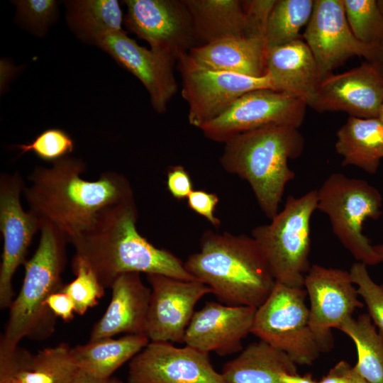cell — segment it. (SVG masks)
<instances>
[{
  "label": "cell",
  "mask_w": 383,
  "mask_h": 383,
  "mask_svg": "<svg viewBox=\"0 0 383 383\" xmlns=\"http://www.w3.org/2000/svg\"><path fill=\"white\" fill-rule=\"evenodd\" d=\"M86 168L81 158L68 155L50 167H36L23 192L28 210L54 226L70 243L91 228L106 208L134 196L123 174L108 171L88 181L81 177Z\"/></svg>",
  "instance_id": "cell-1"
},
{
  "label": "cell",
  "mask_w": 383,
  "mask_h": 383,
  "mask_svg": "<svg viewBox=\"0 0 383 383\" xmlns=\"http://www.w3.org/2000/svg\"><path fill=\"white\" fill-rule=\"evenodd\" d=\"M138 218L134 196L106 208L91 228L71 241L73 258L87 265L105 289L128 272L196 280L179 258L139 233Z\"/></svg>",
  "instance_id": "cell-2"
},
{
  "label": "cell",
  "mask_w": 383,
  "mask_h": 383,
  "mask_svg": "<svg viewBox=\"0 0 383 383\" xmlns=\"http://www.w3.org/2000/svg\"><path fill=\"white\" fill-rule=\"evenodd\" d=\"M186 270L230 306L257 309L276 281L252 237L206 231L200 250L184 263Z\"/></svg>",
  "instance_id": "cell-3"
},
{
  "label": "cell",
  "mask_w": 383,
  "mask_h": 383,
  "mask_svg": "<svg viewBox=\"0 0 383 383\" xmlns=\"http://www.w3.org/2000/svg\"><path fill=\"white\" fill-rule=\"evenodd\" d=\"M303 149L298 128L272 124L229 139L220 162L225 170L249 183L260 209L272 220L278 213L287 184L295 177L288 161Z\"/></svg>",
  "instance_id": "cell-4"
},
{
  "label": "cell",
  "mask_w": 383,
  "mask_h": 383,
  "mask_svg": "<svg viewBox=\"0 0 383 383\" xmlns=\"http://www.w3.org/2000/svg\"><path fill=\"white\" fill-rule=\"evenodd\" d=\"M68 243L54 226L43 222L38 248L23 265V284L9 309L1 344L16 346L25 338L43 340L54 332L56 316L46 301L63 287L62 274L67 264Z\"/></svg>",
  "instance_id": "cell-5"
},
{
  "label": "cell",
  "mask_w": 383,
  "mask_h": 383,
  "mask_svg": "<svg viewBox=\"0 0 383 383\" xmlns=\"http://www.w3.org/2000/svg\"><path fill=\"white\" fill-rule=\"evenodd\" d=\"M317 209V190L287 197L283 210L267 225L252 231L276 282L304 288L310 269L311 218Z\"/></svg>",
  "instance_id": "cell-6"
},
{
  "label": "cell",
  "mask_w": 383,
  "mask_h": 383,
  "mask_svg": "<svg viewBox=\"0 0 383 383\" xmlns=\"http://www.w3.org/2000/svg\"><path fill=\"white\" fill-rule=\"evenodd\" d=\"M382 196L367 181L332 173L317 190V209L326 214L334 234L357 260L376 265L379 260L363 234L366 220L382 213Z\"/></svg>",
  "instance_id": "cell-7"
},
{
  "label": "cell",
  "mask_w": 383,
  "mask_h": 383,
  "mask_svg": "<svg viewBox=\"0 0 383 383\" xmlns=\"http://www.w3.org/2000/svg\"><path fill=\"white\" fill-rule=\"evenodd\" d=\"M304 288L276 282L257 309L251 333L287 353L296 364L311 365L322 353L309 326Z\"/></svg>",
  "instance_id": "cell-8"
},
{
  "label": "cell",
  "mask_w": 383,
  "mask_h": 383,
  "mask_svg": "<svg viewBox=\"0 0 383 383\" xmlns=\"http://www.w3.org/2000/svg\"><path fill=\"white\" fill-rule=\"evenodd\" d=\"M177 63L182 77V96L189 108L188 121L198 128L219 116L243 94L272 89L267 74L252 77L212 70L198 64L188 52L181 55Z\"/></svg>",
  "instance_id": "cell-9"
},
{
  "label": "cell",
  "mask_w": 383,
  "mask_h": 383,
  "mask_svg": "<svg viewBox=\"0 0 383 383\" xmlns=\"http://www.w3.org/2000/svg\"><path fill=\"white\" fill-rule=\"evenodd\" d=\"M307 104L304 99L270 89L249 91L222 114L200 129L213 141L226 143L233 136L261 127L278 124L299 128Z\"/></svg>",
  "instance_id": "cell-10"
},
{
  "label": "cell",
  "mask_w": 383,
  "mask_h": 383,
  "mask_svg": "<svg viewBox=\"0 0 383 383\" xmlns=\"http://www.w3.org/2000/svg\"><path fill=\"white\" fill-rule=\"evenodd\" d=\"M316 62L321 79L348 58L357 56L383 67V50L367 45L353 34L343 0H315L303 34Z\"/></svg>",
  "instance_id": "cell-11"
},
{
  "label": "cell",
  "mask_w": 383,
  "mask_h": 383,
  "mask_svg": "<svg viewBox=\"0 0 383 383\" xmlns=\"http://www.w3.org/2000/svg\"><path fill=\"white\" fill-rule=\"evenodd\" d=\"M126 28L150 50L177 62L196 46L191 14L183 0H126Z\"/></svg>",
  "instance_id": "cell-12"
},
{
  "label": "cell",
  "mask_w": 383,
  "mask_h": 383,
  "mask_svg": "<svg viewBox=\"0 0 383 383\" xmlns=\"http://www.w3.org/2000/svg\"><path fill=\"white\" fill-rule=\"evenodd\" d=\"M25 183L18 172L0 174V231L3 252L0 265V308L9 309L14 299L13 277L26 262L28 248L43 221L21 202Z\"/></svg>",
  "instance_id": "cell-13"
},
{
  "label": "cell",
  "mask_w": 383,
  "mask_h": 383,
  "mask_svg": "<svg viewBox=\"0 0 383 383\" xmlns=\"http://www.w3.org/2000/svg\"><path fill=\"white\" fill-rule=\"evenodd\" d=\"M354 284L350 272L341 269L313 265L305 275L309 326L322 352L333 345L331 330L338 329L355 309L364 306Z\"/></svg>",
  "instance_id": "cell-14"
},
{
  "label": "cell",
  "mask_w": 383,
  "mask_h": 383,
  "mask_svg": "<svg viewBox=\"0 0 383 383\" xmlns=\"http://www.w3.org/2000/svg\"><path fill=\"white\" fill-rule=\"evenodd\" d=\"M209 354L150 341L129 362L127 383H226Z\"/></svg>",
  "instance_id": "cell-15"
},
{
  "label": "cell",
  "mask_w": 383,
  "mask_h": 383,
  "mask_svg": "<svg viewBox=\"0 0 383 383\" xmlns=\"http://www.w3.org/2000/svg\"><path fill=\"white\" fill-rule=\"evenodd\" d=\"M151 294L145 326L150 341L184 343L194 306L212 293L204 282L185 281L162 274H146Z\"/></svg>",
  "instance_id": "cell-16"
},
{
  "label": "cell",
  "mask_w": 383,
  "mask_h": 383,
  "mask_svg": "<svg viewBox=\"0 0 383 383\" xmlns=\"http://www.w3.org/2000/svg\"><path fill=\"white\" fill-rule=\"evenodd\" d=\"M383 102V67L369 62L323 79L307 103L318 112L344 111L360 118H378Z\"/></svg>",
  "instance_id": "cell-17"
},
{
  "label": "cell",
  "mask_w": 383,
  "mask_h": 383,
  "mask_svg": "<svg viewBox=\"0 0 383 383\" xmlns=\"http://www.w3.org/2000/svg\"><path fill=\"white\" fill-rule=\"evenodd\" d=\"M94 43L143 83L155 111H166L177 91L174 74L175 61L139 45L126 32L102 35Z\"/></svg>",
  "instance_id": "cell-18"
},
{
  "label": "cell",
  "mask_w": 383,
  "mask_h": 383,
  "mask_svg": "<svg viewBox=\"0 0 383 383\" xmlns=\"http://www.w3.org/2000/svg\"><path fill=\"white\" fill-rule=\"evenodd\" d=\"M257 309L206 301L194 311L184 343L199 351L231 355L243 350L242 341L251 333Z\"/></svg>",
  "instance_id": "cell-19"
},
{
  "label": "cell",
  "mask_w": 383,
  "mask_h": 383,
  "mask_svg": "<svg viewBox=\"0 0 383 383\" xmlns=\"http://www.w3.org/2000/svg\"><path fill=\"white\" fill-rule=\"evenodd\" d=\"M106 310L93 326L89 340L112 338L120 333L145 335L151 289L140 273L119 275L113 282Z\"/></svg>",
  "instance_id": "cell-20"
},
{
  "label": "cell",
  "mask_w": 383,
  "mask_h": 383,
  "mask_svg": "<svg viewBox=\"0 0 383 383\" xmlns=\"http://www.w3.org/2000/svg\"><path fill=\"white\" fill-rule=\"evenodd\" d=\"M265 60L273 90L301 98L306 104L311 99L322 79L315 58L304 41L299 39L267 48Z\"/></svg>",
  "instance_id": "cell-21"
},
{
  "label": "cell",
  "mask_w": 383,
  "mask_h": 383,
  "mask_svg": "<svg viewBox=\"0 0 383 383\" xmlns=\"http://www.w3.org/2000/svg\"><path fill=\"white\" fill-rule=\"evenodd\" d=\"M266 49L265 38L234 36L194 47L188 54L212 70L261 77L267 74Z\"/></svg>",
  "instance_id": "cell-22"
},
{
  "label": "cell",
  "mask_w": 383,
  "mask_h": 383,
  "mask_svg": "<svg viewBox=\"0 0 383 383\" xmlns=\"http://www.w3.org/2000/svg\"><path fill=\"white\" fill-rule=\"evenodd\" d=\"M296 372V364L287 353L260 340L227 362L221 373L226 383H282V375Z\"/></svg>",
  "instance_id": "cell-23"
},
{
  "label": "cell",
  "mask_w": 383,
  "mask_h": 383,
  "mask_svg": "<svg viewBox=\"0 0 383 383\" xmlns=\"http://www.w3.org/2000/svg\"><path fill=\"white\" fill-rule=\"evenodd\" d=\"M336 136L335 148L343 166H355L370 174L377 172L383 158V123L379 118L350 116Z\"/></svg>",
  "instance_id": "cell-24"
},
{
  "label": "cell",
  "mask_w": 383,
  "mask_h": 383,
  "mask_svg": "<svg viewBox=\"0 0 383 383\" xmlns=\"http://www.w3.org/2000/svg\"><path fill=\"white\" fill-rule=\"evenodd\" d=\"M193 21L199 45L245 36V16L239 0H183Z\"/></svg>",
  "instance_id": "cell-25"
},
{
  "label": "cell",
  "mask_w": 383,
  "mask_h": 383,
  "mask_svg": "<svg viewBox=\"0 0 383 383\" xmlns=\"http://www.w3.org/2000/svg\"><path fill=\"white\" fill-rule=\"evenodd\" d=\"M149 342L145 335L127 334L117 339L89 340L86 344L72 348L71 353L79 370L94 376L109 377Z\"/></svg>",
  "instance_id": "cell-26"
},
{
  "label": "cell",
  "mask_w": 383,
  "mask_h": 383,
  "mask_svg": "<svg viewBox=\"0 0 383 383\" xmlns=\"http://www.w3.org/2000/svg\"><path fill=\"white\" fill-rule=\"evenodd\" d=\"M354 342L357 361L354 369L370 383H383V335L368 313L345 319L338 328Z\"/></svg>",
  "instance_id": "cell-27"
},
{
  "label": "cell",
  "mask_w": 383,
  "mask_h": 383,
  "mask_svg": "<svg viewBox=\"0 0 383 383\" xmlns=\"http://www.w3.org/2000/svg\"><path fill=\"white\" fill-rule=\"evenodd\" d=\"M68 19L83 38L91 42L109 33L125 32L123 13L116 0H75L67 1Z\"/></svg>",
  "instance_id": "cell-28"
},
{
  "label": "cell",
  "mask_w": 383,
  "mask_h": 383,
  "mask_svg": "<svg viewBox=\"0 0 383 383\" xmlns=\"http://www.w3.org/2000/svg\"><path fill=\"white\" fill-rule=\"evenodd\" d=\"M313 8V0H276L266 28L267 48L301 39L300 30L309 23Z\"/></svg>",
  "instance_id": "cell-29"
},
{
  "label": "cell",
  "mask_w": 383,
  "mask_h": 383,
  "mask_svg": "<svg viewBox=\"0 0 383 383\" xmlns=\"http://www.w3.org/2000/svg\"><path fill=\"white\" fill-rule=\"evenodd\" d=\"M66 343L46 348L33 355L30 365L19 371L22 383H70L79 370Z\"/></svg>",
  "instance_id": "cell-30"
},
{
  "label": "cell",
  "mask_w": 383,
  "mask_h": 383,
  "mask_svg": "<svg viewBox=\"0 0 383 383\" xmlns=\"http://www.w3.org/2000/svg\"><path fill=\"white\" fill-rule=\"evenodd\" d=\"M348 22L362 43L383 50V13L377 0H343Z\"/></svg>",
  "instance_id": "cell-31"
},
{
  "label": "cell",
  "mask_w": 383,
  "mask_h": 383,
  "mask_svg": "<svg viewBox=\"0 0 383 383\" xmlns=\"http://www.w3.org/2000/svg\"><path fill=\"white\" fill-rule=\"evenodd\" d=\"M72 268L75 278L63 285L60 291L71 297L74 304L75 313L83 315L98 304V300L105 293V288L83 262L72 258Z\"/></svg>",
  "instance_id": "cell-32"
},
{
  "label": "cell",
  "mask_w": 383,
  "mask_h": 383,
  "mask_svg": "<svg viewBox=\"0 0 383 383\" xmlns=\"http://www.w3.org/2000/svg\"><path fill=\"white\" fill-rule=\"evenodd\" d=\"M353 283L368 311L373 323L383 335V284H378L370 276L367 265L362 262L354 263L350 270Z\"/></svg>",
  "instance_id": "cell-33"
},
{
  "label": "cell",
  "mask_w": 383,
  "mask_h": 383,
  "mask_svg": "<svg viewBox=\"0 0 383 383\" xmlns=\"http://www.w3.org/2000/svg\"><path fill=\"white\" fill-rule=\"evenodd\" d=\"M16 147L21 154L32 152L41 160L53 162L72 152L74 141L63 130L50 128L39 134L32 142Z\"/></svg>",
  "instance_id": "cell-34"
},
{
  "label": "cell",
  "mask_w": 383,
  "mask_h": 383,
  "mask_svg": "<svg viewBox=\"0 0 383 383\" xmlns=\"http://www.w3.org/2000/svg\"><path fill=\"white\" fill-rule=\"evenodd\" d=\"M19 22L35 35H43L57 16V3L53 0L15 1Z\"/></svg>",
  "instance_id": "cell-35"
},
{
  "label": "cell",
  "mask_w": 383,
  "mask_h": 383,
  "mask_svg": "<svg viewBox=\"0 0 383 383\" xmlns=\"http://www.w3.org/2000/svg\"><path fill=\"white\" fill-rule=\"evenodd\" d=\"M33 357V354L19 345L0 343V383H22L17 374L29 366Z\"/></svg>",
  "instance_id": "cell-36"
},
{
  "label": "cell",
  "mask_w": 383,
  "mask_h": 383,
  "mask_svg": "<svg viewBox=\"0 0 383 383\" xmlns=\"http://www.w3.org/2000/svg\"><path fill=\"white\" fill-rule=\"evenodd\" d=\"M276 0L242 1L245 16V37L265 38L270 12Z\"/></svg>",
  "instance_id": "cell-37"
},
{
  "label": "cell",
  "mask_w": 383,
  "mask_h": 383,
  "mask_svg": "<svg viewBox=\"0 0 383 383\" xmlns=\"http://www.w3.org/2000/svg\"><path fill=\"white\" fill-rule=\"evenodd\" d=\"M218 201L219 199L216 194L204 190H193L187 197L189 209L205 218L215 227L221 225L220 219L214 215Z\"/></svg>",
  "instance_id": "cell-38"
},
{
  "label": "cell",
  "mask_w": 383,
  "mask_h": 383,
  "mask_svg": "<svg viewBox=\"0 0 383 383\" xmlns=\"http://www.w3.org/2000/svg\"><path fill=\"white\" fill-rule=\"evenodd\" d=\"M167 187L171 195L177 199H187L193 191L191 177L181 165L170 167L167 172Z\"/></svg>",
  "instance_id": "cell-39"
},
{
  "label": "cell",
  "mask_w": 383,
  "mask_h": 383,
  "mask_svg": "<svg viewBox=\"0 0 383 383\" xmlns=\"http://www.w3.org/2000/svg\"><path fill=\"white\" fill-rule=\"evenodd\" d=\"M46 305L56 317L65 321H70L74 317V301L67 294L62 291L52 294L47 299Z\"/></svg>",
  "instance_id": "cell-40"
},
{
  "label": "cell",
  "mask_w": 383,
  "mask_h": 383,
  "mask_svg": "<svg viewBox=\"0 0 383 383\" xmlns=\"http://www.w3.org/2000/svg\"><path fill=\"white\" fill-rule=\"evenodd\" d=\"M350 367L346 361H340L317 383H350Z\"/></svg>",
  "instance_id": "cell-41"
},
{
  "label": "cell",
  "mask_w": 383,
  "mask_h": 383,
  "mask_svg": "<svg viewBox=\"0 0 383 383\" xmlns=\"http://www.w3.org/2000/svg\"><path fill=\"white\" fill-rule=\"evenodd\" d=\"M70 383H124L116 377H100L79 370Z\"/></svg>",
  "instance_id": "cell-42"
},
{
  "label": "cell",
  "mask_w": 383,
  "mask_h": 383,
  "mask_svg": "<svg viewBox=\"0 0 383 383\" xmlns=\"http://www.w3.org/2000/svg\"><path fill=\"white\" fill-rule=\"evenodd\" d=\"M282 383H317L311 374H306L303 376L296 374H284L281 377Z\"/></svg>",
  "instance_id": "cell-43"
},
{
  "label": "cell",
  "mask_w": 383,
  "mask_h": 383,
  "mask_svg": "<svg viewBox=\"0 0 383 383\" xmlns=\"http://www.w3.org/2000/svg\"><path fill=\"white\" fill-rule=\"evenodd\" d=\"M350 383H370L364 379L353 367H351L349 370Z\"/></svg>",
  "instance_id": "cell-44"
},
{
  "label": "cell",
  "mask_w": 383,
  "mask_h": 383,
  "mask_svg": "<svg viewBox=\"0 0 383 383\" xmlns=\"http://www.w3.org/2000/svg\"><path fill=\"white\" fill-rule=\"evenodd\" d=\"M373 249L379 257V262L383 263V243L373 246Z\"/></svg>",
  "instance_id": "cell-45"
},
{
  "label": "cell",
  "mask_w": 383,
  "mask_h": 383,
  "mask_svg": "<svg viewBox=\"0 0 383 383\" xmlns=\"http://www.w3.org/2000/svg\"><path fill=\"white\" fill-rule=\"evenodd\" d=\"M378 118L381 120V121L383 123V102H382L381 108H380L379 114Z\"/></svg>",
  "instance_id": "cell-46"
},
{
  "label": "cell",
  "mask_w": 383,
  "mask_h": 383,
  "mask_svg": "<svg viewBox=\"0 0 383 383\" xmlns=\"http://www.w3.org/2000/svg\"><path fill=\"white\" fill-rule=\"evenodd\" d=\"M377 2L381 12L383 13V0H377Z\"/></svg>",
  "instance_id": "cell-47"
}]
</instances>
